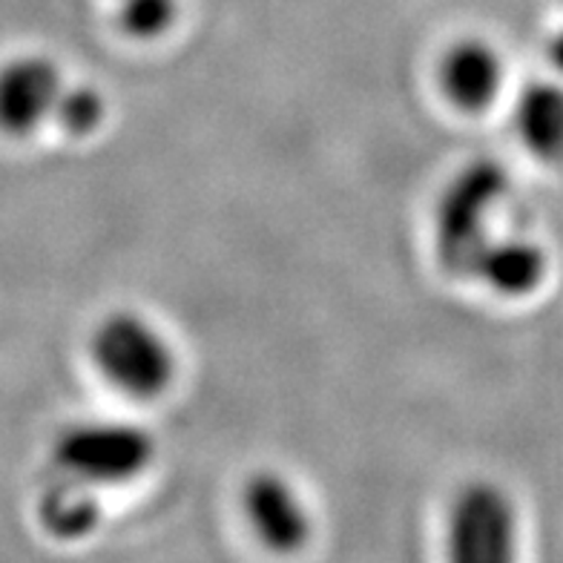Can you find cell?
I'll return each instance as SVG.
<instances>
[{
  "instance_id": "1",
  "label": "cell",
  "mask_w": 563,
  "mask_h": 563,
  "mask_svg": "<svg viewBox=\"0 0 563 563\" xmlns=\"http://www.w3.org/2000/svg\"><path fill=\"white\" fill-rule=\"evenodd\" d=\"M87 354L98 377L133 402H153L178 377V351L156 319L141 311H110L89 331Z\"/></svg>"
},
{
  "instance_id": "2",
  "label": "cell",
  "mask_w": 563,
  "mask_h": 563,
  "mask_svg": "<svg viewBox=\"0 0 563 563\" xmlns=\"http://www.w3.org/2000/svg\"><path fill=\"white\" fill-rule=\"evenodd\" d=\"M511 194V176L497 158H472L443 185L434 205V251L443 271L468 276L497 233V216Z\"/></svg>"
},
{
  "instance_id": "3",
  "label": "cell",
  "mask_w": 563,
  "mask_h": 563,
  "mask_svg": "<svg viewBox=\"0 0 563 563\" xmlns=\"http://www.w3.org/2000/svg\"><path fill=\"white\" fill-rule=\"evenodd\" d=\"M156 438L133 420H78L53 443V463L60 477L89 486H130L156 463Z\"/></svg>"
},
{
  "instance_id": "4",
  "label": "cell",
  "mask_w": 563,
  "mask_h": 563,
  "mask_svg": "<svg viewBox=\"0 0 563 563\" xmlns=\"http://www.w3.org/2000/svg\"><path fill=\"white\" fill-rule=\"evenodd\" d=\"M445 563H520V511L506 486L463 483L445 515Z\"/></svg>"
},
{
  "instance_id": "5",
  "label": "cell",
  "mask_w": 563,
  "mask_h": 563,
  "mask_svg": "<svg viewBox=\"0 0 563 563\" xmlns=\"http://www.w3.org/2000/svg\"><path fill=\"white\" fill-rule=\"evenodd\" d=\"M242 515L265 552L294 558L311 547L313 511L288 475L276 468H260L242 486Z\"/></svg>"
},
{
  "instance_id": "6",
  "label": "cell",
  "mask_w": 563,
  "mask_h": 563,
  "mask_svg": "<svg viewBox=\"0 0 563 563\" xmlns=\"http://www.w3.org/2000/svg\"><path fill=\"white\" fill-rule=\"evenodd\" d=\"M67 87L64 69L49 55L23 53L0 64V133L30 139L55 119Z\"/></svg>"
},
{
  "instance_id": "7",
  "label": "cell",
  "mask_w": 563,
  "mask_h": 563,
  "mask_svg": "<svg viewBox=\"0 0 563 563\" xmlns=\"http://www.w3.org/2000/svg\"><path fill=\"white\" fill-rule=\"evenodd\" d=\"M438 89L452 110L483 115L504 96L506 58L486 37L454 41L438 60Z\"/></svg>"
},
{
  "instance_id": "8",
  "label": "cell",
  "mask_w": 563,
  "mask_h": 563,
  "mask_svg": "<svg viewBox=\"0 0 563 563\" xmlns=\"http://www.w3.org/2000/svg\"><path fill=\"white\" fill-rule=\"evenodd\" d=\"M549 271H552L549 251L538 239L527 233L497 230L472 265L468 279L481 282L495 297L520 302V299L534 297L547 285Z\"/></svg>"
},
{
  "instance_id": "9",
  "label": "cell",
  "mask_w": 563,
  "mask_h": 563,
  "mask_svg": "<svg viewBox=\"0 0 563 563\" xmlns=\"http://www.w3.org/2000/svg\"><path fill=\"white\" fill-rule=\"evenodd\" d=\"M511 124L529 156L563 164V81H532L520 89Z\"/></svg>"
},
{
  "instance_id": "10",
  "label": "cell",
  "mask_w": 563,
  "mask_h": 563,
  "mask_svg": "<svg viewBox=\"0 0 563 563\" xmlns=\"http://www.w3.org/2000/svg\"><path fill=\"white\" fill-rule=\"evenodd\" d=\"M37 518L49 538L60 543H75L101 527L104 509L96 497V489L58 475V481L41 495Z\"/></svg>"
},
{
  "instance_id": "11",
  "label": "cell",
  "mask_w": 563,
  "mask_h": 563,
  "mask_svg": "<svg viewBox=\"0 0 563 563\" xmlns=\"http://www.w3.org/2000/svg\"><path fill=\"white\" fill-rule=\"evenodd\" d=\"M107 121V98L92 84H69L60 92L53 124L69 139H89Z\"/></svg>"
},
{
  "instance_id": "12",
  "label": "cell",
  "mask_w": 563,
  "mask_h": 563,
  "mask_svg": "<svg viewBox=\"0 0 563 563\" xmlns=\"http://www.w3.org/2000/svg\"><path fill=\"white\" fill-rule=\"evenodd\" d=\"M121 30L135 41H156L173 30L178 0H115Z\"/></svg>"
},
{
  "instance_id": "13",
  "label": "cell",
  "mask_w": 563,
  "mask_h": 563,
  "mask_svg": "<svg viewBox=\"0 0 563 563\" xmlns=\"http://www.w3.org/2000/svg\"><path fill=\"white\" fill-rule=\"evenodd\" d=\"M549 60H552V67H555L563 78V26L555 35L549 37Z\"/></svg>"
}]
</instances>
